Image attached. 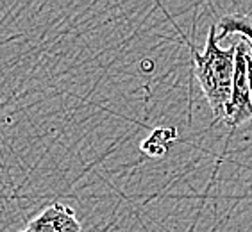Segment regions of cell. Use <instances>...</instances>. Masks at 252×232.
I'll list each match as a JSON object with an SVG mask.
<instances>
[{
	"label": "cell",
	"instance_id": "3",
	"mask_svg": "<svg viewBox=\"0 0 252 232\" xmlns=\"http://www.w3.org/2000/svg\"><path fill=\"white\" fill-rule=\"evenodd\" d=\"M31 232H83L75 211L68 203L56 202L27 223Z\"/></svg>",
	"mask_w": 252,
	"mask_h": 232
},
{
	"label": "cell",
	"instance_id": "2",
	"mask_svg": "<svg viewBox=\"0 0 252 232\" xmlns=\"http://www.w3.org/2000/svg\"><path fill=\"white\" fill-rule=\"evenodd\" d=\"M234 45H236V54H234L233 87H231V98L223 116V123L233 131L245 121L252 120V100L247 83V63H245L249 41L242 36H236Z\"/></svg>",
	"mask_w": 252,
	"mask_h": 232
},
{
	"label": "cell",
	"instance_id": "4",
	"mask_svg": "<svg viewBox=\"0 0 252 232\" xmlns=\"http://www.w3.org/2000/svg\"><path fill=\"white\" fill-rule=\"evenodd\" d=\"M219 41L229 34L242 36L252 47V15H227L219 20Z\"/></svg>",
	"mask_w": 252,
	"mask_h": 232
},
{
	"label": "cell",
	"instance_id": "1",
	"mask_svg": "<svg viewBox=\"0 0 252 232\" xmlns=\"http://www.w3.org/2000/svg\"><path fill=\"white\" fill-rule=\"evenodd\" d=\"M183 39L191 52L193 75L199 81V86L206 100H208L209 107H211V111H213L215 120L223 121L225 107H227L229 98H231V87H233L236 45L233 43L227 49H222L219 41L217 25L209 27L208 39H206L202 50L195 49L193 43L186 39V36H183Z\"/></svg>",
	"mask_w": 252,
	"mask_h": 232
},
{
	"label": "cell",
	"instance_id": "6",
	"mask_svg": "<svg viewBox=\"0 0 252 232\" xmlns=\"http://www.w3.org/2000/svg\"><path fill=\"white\" fill-rule=\"evenodd\" d=\"M18 232H31L29 229H24V231H18Z\"/></svg>",
	"mask_w": 252,
	"mask_h": 232
},
{
	"label": "cell",
	"instance_id": "5",
	"mask_svg": "<svg viewBox=\"0 0 252 232\" xmlns=\"http://www.w3.org/2000/svg\"><path fill=\"white\" fill-rule=\"evenodd\" d=\"M245 63H247V83H249V91H251V100H252V47H251V43L247 45Z\"/></svg>",
	"mask_w": 252,
	"mask_h": 232
}]
</instances>
